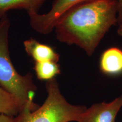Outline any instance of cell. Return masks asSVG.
Returning <instances> with one entry per match:
<instances>
[{
  "label": "cell",
  "mask_w": 122,
  "mask_h": 122,
  "mask_svg": "<svg viewBox=\"0 0 122 122\" xmlns=\"http://www.w3.org/2000/svg\"><path fill=\"white\" fill-rule=\"evenodd\" d=\"M118 0H98L76 5L59 18L54 30L59 42L76 45L93 56L110 30L118 25Z\"/></svg>",
  "instance_id": "obj_1"
},
{
  "label": "cell",
  "mask_w": 122,
  "mask_h": 122,
  "mask_svg": "<svg viewBox=\"0 0 122 122\" xmlns=\"http://www.w3.org/2000/svg\"><path fill=\"white\" fill-rule=\"evenodd\" d=\"M10 27V19L5 14L0 17V86L17 99L21 111L25 109L33 111L39 107L33 101L37 88L32 74H19L12 63L9 48Z\"/></svg>",
  "instance_id": "obj_2"
},
{
  "label": "cell",
  "mask_w": 122,
  "mask_h": 122,
  "mask_svg": "<svg viewBox=\"0 0 122 122\" xmlns=\"http://www.w3.org/2000/svg\"><path fill=\"white\" fill-rule=\"evenodd\" d=\"M47 97L35 111L24 110L13 118V122H76L86 107L72 105L61 93L56 78L46 81Z\"/></svg>",
  "instance_id": "obj_3"
},
{
  "label": "cell",
  "mask_w": 122,
  "mask_h": 122,
  "mask_svg": "<svg viewBox=\"0 0 122 122\" xmlns=\"http://www.w3.org/2000/svg\"><path fill=\"white\" fill-rule=\"evenodd\" d=\"M98 0H54L50 10L46 13L29 14L30 27L42 35L50 34L61 16L74 6L81 3Z\"/></svg>",
  "instance_id": "obj_4"
},
{
  "label": "cell",
  "mask_w": 122,
  "mask_h": 122,
  "mask_svg": "<svg viewBox=\"0 0 122 122\" xmlns=\"http://www.w3.org/2000/svg\"><path fill=\"white\" fill-rule=\"evenodd\" d=\"M122 107L120 97L109 102H102L86 107L77 122H115L119 111Z\"/></svg>",
  "instance_id": "obj_5"
},
{
  "label": "cell",
  "mask_w": 122,
  "mask_h": 122,
  "mask_svg": "<svg viewBox=\"0 0 122 122\" xmlns=\"http://www.w3.org/2000/svg\"><path fill=\"white\" fill-rule=\"evenodd\" d=\"M24 50L35 62H55L58 63L60 56L51 46L40 43L33 38L23 42Z\"/></svg>",
  "instance_id": "obj_6"
},
{
  "label": "cell",
  "mask_w": 122,
  "mask_h": 122,
  "mask_svg": "<svg viewBox=\"0 0 122 122\" xmlns=\"http://www.w3.org/2000/svg\"><path fill=\"white\" fill-rule=\"evenodd\" d=\"M99 68L103 74L115 76L122 74V49L111 47L103 51L99 60Z\"/></svg>",
  "instance_id": "obj_7"
},
{
  "label": "cell",
  "mask_w": 122,
  "mask_h": 122,
  "mask_svg": "<svg viewBox=\"0 0 122 122\" xmlns=\"http://www.w3.org/2000/svg\"><path fill=\"white\" fill-rule=\"evenodd\" d=\"M48 0H0V17L11 10H24L28 15L39 13Z\"/></svg>",
  "instance_id": "obj_8"
},
{
  "label": "cell",
  "mask_w": 122,
  "mask_h": 122,
  "mask_svg": "<svg viewBox=\"0 0 122 122\" xmlns=\"http://www.w3.org/2000/svg\"><path fill=\"white\" fill-rule=\"evenodd\" d=\"M20 111L21 106L17 99L0 86V115L15 118Z\"/></svg>",
  "instance_id": "obj_9"
},
{
  "label": "cell",
  "mask_w": 122,
  "mask_h": 122,
  "mask_svg": "<svg viewBox=\"0 0 122 122\" xmlns=\"http://www.w3.org/2000/svg\"><path fill=\"white\" fill-rule=\"evenodd\" d=\"M33 70L39 80L46 81L55 79L61 73L60 65L55 62H35Z\"/></svg>",
  "instance_id": "obj_10"
},
{
  "label": "cell",
  "mask_w": 122,
  "mask_h": 122,
  "mask_svg": "<svg viewBox=\"0 0 122 122\" xmlns=\"http://www.w3.org/2000/svg\"><path fill=\"white\" fill-rule=\"evenodd\" d=\"M119 5V11H118V26L122 24V0H118Z\"/></svg>",
  "instance_id": "obj_11"
},
{
  "label": "cell",
  "mask_w": 122,
  "mask_h": 122,
  "mask_svg": "<svg viewBox=\"0 0 122 122\" xmlns=\"http://www.w3.org/2000/svg\"><path fill=\"white\" fill-rule=\"evenodd\" d=\"M13 118L4 115H0V122H13Z\"/></svg>",
  "instance_id": "obj_12"
},
{
  "label": "cell",
  "mask_w": 122,
  "mask_h": 122,
  "mask_svg": "<svg viewBox=\"0 0 122 122\" xmlns=\"http://www.w3.org/2000/svg\"><path fill=\"white\" fill-rule=\"evenodd\" d=\"M117 33H118L119 36L122 37V24L119 26L118 30H117Z\"/></svg>",
  "instance_id": "obj_13"
},
{
  "label": "cell",
  "mask_w": 122,
  "mask_h": 122,
  "mask_svg": "<svg viewBox=\"0 0 122 122\" xmlns=\"http://www.w3.org/2000/svg\"><path fill=\"white\" fill-rule=\"evenodd\" d=\"M120 98H121V100H122V94H121V96H120Z\"/></svg>",
  "instance_id": "obj_14"
}]
</instances>
